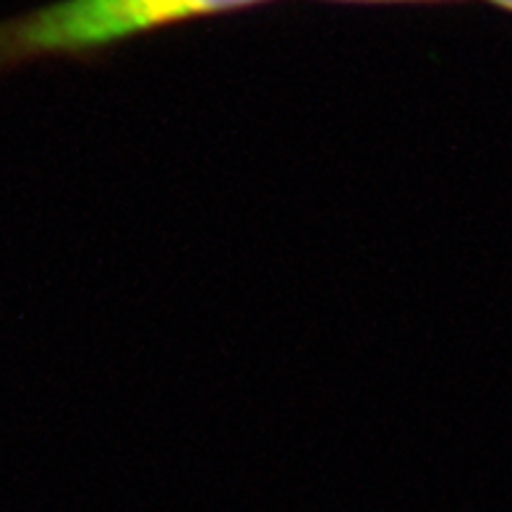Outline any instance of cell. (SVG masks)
Instances as JSON below:
<instances>
[{
  "label": "cell",
  "instance_id": "6da1fadb",
  "mask_svg": "<svg viewBox=\"0 0 512 512\" xmlns=\"http://www.w3.org/2000/svg\"><path fill=\"white\" fill-rule=\"evenodd\" d=\"M275 0H55L0 21V76L45 61H89L191 21Z\"/></svg>",
  "mask_w": 512,
  "mask_h": 512
},
{
  "label": "cell",
  "instance_id": "7a4b0ae2",
  "mask_svg": "<svg viewBox=\"0 0 512 512\" xmlns=\"http://www.w3.org/2000/svg\"><path fill=\"white\" fill-rule=\"evenodd\" d=\"M324 3H353V6H405V3H450V0H324Z\"/></svg>",
  "mask_w": 512,
  "mask_h": 512
},
{
  "label": "cell",
  "instance_id": "3957f363",
  "mask_svg": "<svg viewBox=\"0 0 512 512\" xmlns=\"http://www.w3.org/2000/svg\"><path fill=\"white\" fill-rule=\"evenodd\" d=\"M486 3H492V6L502 8V11H507V14H512V0H486Z\"/></svg>",
  "mask_w": 512,
  "mask_h": 512
}]
</instances>
